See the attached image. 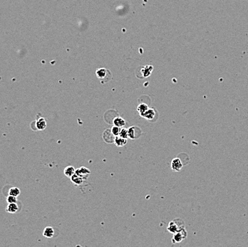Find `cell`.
Here are the masks:
<instances>
[{
  "mask_svg": "<svg viewBox=\"0 0 248 247\" xmlns=\"http://www.w3.org/2000/svg\"><path fill=\"white\" fill-rule=\"evenodd\" d=\"M6 200L7 204H14L17 202V198H16V196H11V195H8V196H7Z\"/></svg>",
  "mask_w": 248,
  "mask_h": 247,
  "instance_id": "21",
  "label": "cell"
},
{
  "mask_svg": "<svg viewBox=\"0 0 248 247\" xmlns=\"http://www.w3.org/2000/svg\"><path fill=\"white\" fill-rule=\"evenodd\" d=\"M187 237H188V233H187L186 228H184V229H181L180 231L174 234L173 239H172V242H173V244L180 243L183 240V239H186Z\"/></svg>",
  "mask_w": 248,
  "mask_h": 247,
  "instance_id": "3",
  "label": "cell"
},
{
  "mask_svg": "<svg viewBox=\"0 0 248 247\" xmlns=\"http://www.w3.org/2000/svg\"><path fill=\"white\" fill-rule=\"evenodd\" d=\"M96 75L102 83L109 81L111 79V77L110 71L105 68H99L96 69Z\"/></svg>",
  "mask_w": 248,
  "mask_h": 247,
  "instance_id": "2",
  "label": "cell"
},
{
  "mask_svg": "<svg viewBox=\"0 0 248 247\" xmlns=\"http://www.w3.org/2000/svg\"><path fill=\"white\" fill-rule=\"evenodd\" d=\"M136 127H131L128 129V138L131 139H136Z\"/></svg>",
  "mask_w": 248,
  "mask_h": 247,
  "instance_id": "18",
  "label": "cell"
},
{
  "mask_svg": "<svg viewBox=\"0 0 248 247\" xmlns=\"http://www.w3.org/2000/svg\"><path fill=\"white\" fill-rule=\"evenodd\" d=\"M19 211V207H18L17 204H8L6 208V211L10 213H16Z\"/></svg>",
  "mask_w": 248,
  "mask_h": 247,
  "instance_id": "11",
  "label": "cell"
},
{
  "mask_svg": "<svg viewBox=\"0 0 248 247\" xmlns=\"http://www.w3.org/2000/svg\"><path fill=\"white\" fill-rule=\"evenodd\" d=\"M185 228V223L181 219H175L171 221L168 226V231L170 233L175 234L176 232L180 231L181 229Z\"/></svg>",
  "mask_w": 248,
  "mask_h": 247,
  "instance_id": "1",
  "label": "cell"
},
{
  "mask_svg": "<svg viewBox=\"0 0 248 247\" xmlns=\"http://www.w3.org/2000/svg\"><path fill=\"white\" fill-rule=\"evenodd\" d=\"M54 235V229L51 226H47L43 231V236L46 238H52Z\"/></svg>",
  "mask_w": 248,
  "mask_h": 247,
  "instance_id": "12",
  "label": "cell"
},
{
  "mask_svg": "<svg viewBox=\"0 0 248 247\" xmlns=\"http://www.w3.org/2000/svg\"><path fill=\"white\" fill-rule=\"evenodd\" d=\"M76 247H81V246H80V245H77V246H76Z\"/></svg>",
  "mask_w": 248,
  "mask_h": 247,
  "instance_id": "22",
  "label": "cell"
},
{
  "mask_svg": "<svg viewBox=\"0 0 248 247\" xmlns=\"http://www.w3.org/2000/svg\"><path fill=\"white\" fill-rule=\"evenodd\" d=\"M115 137H116L114 136V134L111 133V129L105 130L104 132H103V138L105 140V142H106L108 143H113V142L114 143Z\"/></svg>",
  "mask_w": 248,
  "mask_h": 247,
  "instance_id": "7",
  "label": "cell"
},
{
  "mask_svg": "<svg viewBox=\"0 0 248 247\" xmlns=\"http://www.w3.org/2000/svg\"><path fill=\"white\" fill-rule=\"evenodd\" d=\"M20 193H21L20 189L19 188H17V187H14L10 189L8 194L9 195H11V196H16V197H17L19 195H20Z\"/></svg>",
  "mask_w": 248,
  "mask_h": 247,
  "instance_id": "17",
  "label": "cell"
},
{
  "mask_svg": "<svg viewBox=\"0 0 248 247\" xmlns=\"http://www.w3.org/2000/svg\"><path fill=\"white\" fill-rule=\"evenodd\" d=\"M121 128L116 127V126H114L111 129V133L114 134V137H118L120 134V131H121Z\"/></svg>",
  "mask_w": 248,
  "mask_h": 247,
  "instance_id": "19",
  "label": "cell"
},
{
  "mask_svg": "<svg viewBox=\"0 0 248 247\" xmlns=\"http://www.w3.org/2000/svg\"><path fill=\"white\" fill-rule=\"evenodd\" d=\"M34 123L35 127H36V129L39 130V131H43V130L46 129V127H47V122H46L45 119L43 117L39 118L38 119L35 121Z\"/></svg>",
  "mask_w": 248,
  "mask_h": 247,
  "instance_id": "6",
  "label": "cell"
},
{
  "mask_svg": "<svg viewBox=\"0 0 248 247\" xmlns=\"http://www.w3.org/2000/svg\"><path fill=\"white\" fill-rule=\"evenodd\" d=\"M114 144H116V146H118V147H121V146H124L125 144H127V139H123L121 137H115L114 140Z\"/></svg>",
  "mask_w": 248,
  "mask_h": 247,
  "instance_id": "13",
  "label": "cell"
},
{
  "mask_svg": "<svg viewBox=\"0 0 248 247\" xmlns=\"http://www.w3.org/2000/svg\"><path fill=\"white\" fill-rule=\"evenodd\" d=\"M71 182L73 183L74 185L80 186V185L82 184L83 182H84V181H85V180H84L82 179V178L80 177V176L76 175V174H74V175L71 177Z\"/></svg>",
  "mask_w": 248,
  "mask_h": 247,
  "instance_id": "15",
  "label": "cell"
},
{
  "mask_svg": "<svg viewBox=\"0 0 248 247\" xmlns=\"http://www.w3.org/2000/svg\"><path fill=\"white\" fill-rule=\"evenodd\" d=\"M149 109V107H148V105L146 104L140 103V104L138 106V107H137V111H138V114H140V116H141Z\"/></svg>",
  "mask_w": 248,
  "mask_h": 247,
  "instance_id": "16",
  "label": "cell"
},
{
  "mask_svg": "<svg viewBox=\"0 0 248 247\" xmlns=\"http://www.w3.org/2000/svg\"><path fill=\"white\" fill-rule=\"evenodd\" d=\"M113 123H114V126H116V127H120V128H123L125 126V120L123 119V118L120 117V116H117V117H115L113 120Z\"/></svg>",
  "mask_w": 248,
  "mask_h": 247,
  "instance_id": "10",
  "label": "cell"
},
{
  "mask_svg": "<svg viewBox=\"0 0 248 247\" xmlns=\"http://www.w3.org/2000/svg\"><path fill=\"white\" fill-rule=\"evenodd\" d=\"M119 137H122L123 139H128V129H125V128H121V131H120Z\"/></svg>",
  "mask_w": 248,
  "mask_h": 247,
  "instance_id": "20",
  "label": "cell"
},
{
  "mask_svg": "<svg viewBox=\"0 0 248 247\" xmlns=\"http://www.w3.org/2000/svg\"><path fill=\"white\" fill-rule=\"evenodd\" d=\"M75 174L82 178L84 180H86L88 177H89V176L91 174V171L88 169V168H86V167L81 166L80 167V168L76 169Z\"/></svg>",
  "mask_w": 248,
  "mask_h": 247,
  "instance_id": "4",
  "label": "cell"
},
{
  "mask_svg": "<svg viewBox=\"0 0 248 247\" xmlns=\"http://www.w3.org/2000/svg\"><path fill=\"white\" fill-rule=\"evenodd\" d=\"M75 172H76V169L72 166H66L64 170V175L69 178H71L74 174H75Z\"/></svg>",
  "mask_w": 248,
  "mask_h": 247,
  "instance_id": "14",
  "label": "cell"
},
{
  "mask_svg": "<svg viewBox=\"0 0 248 247\" xmlns=\"http://www.w3.org/2000/svg\"><path fill=\"white\" fill-rule=\"evenodd\" d=\"M155 116V110L153 108H149L144 114L142 115V117L145 118L147 120H152Z\"/></svg>",
  "mask_w": 248,
  "mask_h": 247,
  "instance_id": "9",
  "label": "cell"
},
{
  "mask_svg": "<svg viewBox=\"0 0 248 247\" xmlns=\"http://www.w3.org/2000/svg\"><path fill=\"white\" fill-rule=\"evenodd\" d=\"M153 69V66H151V65L144 66L143 67H142L141 70H140V72H141V74H142V77L144 78L149 77V76L152 74Z\"/></svg>",
  "mask_w": 248,
  "mask_h": 247,
  "instance_id": "8",
  "label": "cell"
},
{
  "mask_svg": "<svg viewBox=\"0 0 248 247\" xmlns=\"http://www.w3.org/2000/svg\"><path fill=\"white\" fill-rule=\"evenodd\" d=\"M183 166V164L182 161H181V160L179 159V158H175V159H173L171 161V167L173 172H180V171L182 169Z\"/></svg>",
  "mask_w": 248,
  "mask_h": 247,
  "instance_id": "5",
  "label": "cell"
}]
</instances>
